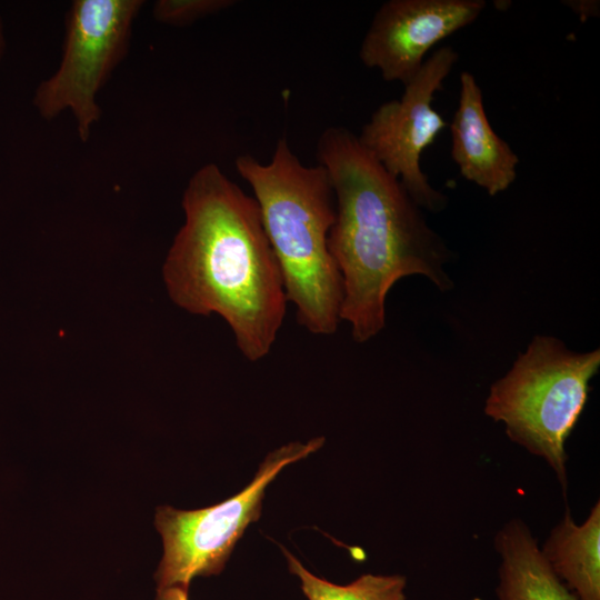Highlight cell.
Here are the masks:
<instances>
[{"mask_svg":"<svg viewBox=\"0 0 600 600\" xmlns=\"http://www.w3.org/2000/svg\"><path fill=\"white\" fill-rule=\"evenodd\" d=\"M182 208L186 220L163 264L171 300L193 314L220 316L242 356L263 359L288 299L256 199L207 163L188 181Z\"/></svg>","mask_w":600,"mask_h":600,"instance_id":"obj_1","label":"cell"},{"mask_svg":"<svg viewBox=\"0 0 600 600\" xmlns=\"http://www.w3.org/2000/svg\"><path fill=\"white\" fill-rule=\"evenodd\" d=\"M317 160L334 193L328 246L342 280L341 320L364 343L386 324V299L400 279L421 274L441 291L452 288L443 267L451 253L420 208L344 127H329Z\"/></svg>","mask_w":600,"mask_h":600,"instance_id":"obj_2","label":"cell"},{"mask_svg":"<svg viewBox=\"0 0 600 600\" xmlns=\"http://www.w3.org/2000/svg\"><path fill=\"white\" fill-rule=\"evenodd\" d=\"M236 169L253 191L298 324L316 336L333 334L343 290L328 246L336 201L327 171L304 164L286 138L269 162L247 153L237 157Z\"/></svg>","mask_w":600,"mask_h":600,"instance_id":"obj_3","label":"cell"},{"mask_svg":"<svg viewBox=\"0 0 600 600\" xmlns=\"http://www.w3.org/2000/svg\"><path fill=\"white\" fill-rule=\"evenodd\" d=\"M599 367V349L576 352L557 338L536 336L507 374L491 384L486 400V414L503 423L511 441L547 461L564 497V442Z\"/></svg>","mask_w":600,"mask_h":600,"instance_id":"obj_4","label":"cell"},{"mask_svg":"<svg viewBox=\"0 0 600 600\" xmlns=\"http://www.w3.org/2000/svg\"><path fill=\"white\" fill-rule=\"evenodd\" d=\"M141 0H74L64 21L62 57L32 103L46 120L70 111L82 142L100 120L98 94L129 51Z\"/></svg>","mask_w":600,"mask_h":600,"instance_id":"obj_5","label":"cell"},{"mask_svg":"<svg viewBox=\"0 0 600 600\" xmlns=\"http://www.w3.org/2000/svg\"><path fill=\"white\" fill-rule=\"evenodd\" d=\"M323 443L324 438L318 437L270 452L252 481L218 504L190 511L158 507L156 527L163 542V556L154 576L158 589L188 588L198 576L220 573L244 530L260 518L267 487L284 467L316 452Z\"/></svg>","mask_w":600,"mask_h":600,"instance_id":"obj_6","label":"cell"},{"mask_svg":"<svg viewBox=\"0 0 600 600\" xmlns=\"http://www.w3.org/2000/svg\"><path fill=\"white\" fill-rule=\"evenodd\" d=\"M457 61L458 52L452 47L436 50L403 86L401 98L380 104L357 136L360 144L400 181L414 203L432 212L442 210L447 198L431 186L420 159L449 126L432 101Z\"/></svg>","mask_w":600,"mask_h":600,"instance_id":"obj_7","label":"cell"},{"mask_svg":"<svg viewBox=\"0 0 600 600\" xmlns=\"http://www.w3.org/2000/svg\"><path fill=\"white\" fill-rule=\"evenodd\" d=\"M483 0H389L377 10L361 42V62L386 81L408 83L427 53L478 19Z\"/></svg>","mask_w":600,"mask_h":600,"instance_id":"obj_8","label":"cell"},{"mask_svg":"<svg viewBox=\"0 0 600 600\" xmlns=\"http://www.w3.org/2000/svg\"><path fill=\"white\" fill-rule=\"evenodd\" d=\"M448 127L451 158L460 174L492 197L509 189L517 178L519 158L493 130L481 88L468 71L460 74L458 107Z\"/></svg>","mask_w":600,"mask_h":600,"instance_id":"obj_9","label":"cell"},{"mask_svg":"<svg viewBox=\"0 0 600 600\" xmlns=\"http://www.w3.org/2000/svg\"><path fill=\"white\" fill-rule=\"evenodd\" d=\"M501 557L498 600H578L556 576L537 539L520 519H512L496 534Z\"/></svg>","mask_w":600,"mask_h":600,"instance_id":"obj_10","label":"cell"},{"mask_svg":"<svg viewBox=\"0 0 600 600\" xmlns=\"http://www.w3.org/2000/svg\"><path fill=\"white\" fill-rule=\"evenodd\" d=\"M556 576L578 600H600V503L580 524L567 510L540 549Z\"/></svg>","mask_w":600,"mask_h":600,"instance_id":"obj_11","label":"cell"},{"mask_svg":"<svg viewBox=\"0 0 600 600\" xmlns=\"http://www.w3.org/2000/svg\"><path fill=\"white\" fill-rule=\"evenodd\" d=\"M283 552L309 600H406L403 576L362 574L347 586H339L312 574L290 552Z\"/></svg>","mask_w":600,"mask_h":600,"instance_id":"obj_12","label":"cell"},{"mask_svg":"<svg viewBox=\"0 0 600 600\" xmlns=\"http://www.w3.org/2000/svg\"><path fill=\"white\" fill-rule=\"evenodd\" d=\"M236 3L234 0H158L153 4L152 14L160 23L186 27Z\"/></svg>","mask_w":600,"mask_h":600,"instance_id":"obj_13","label":"cell"},{"mask_svg":"<svg viewBox=\"0 0 600 600\" xmlns=\"http://www.w3.org/2000/svg\"><path fill=\"white\" fill-rule=\"evenodd\" d=\"M567 6L570 7L582 19L589 17H596L599 14V1L594 0H579V1H567Z\"/></svg>","mask_w":600,"mask_h":600,"instance_id":"obj_14","label":"cell"},{"mask_svg":"<svg viewBox=\"0 0 600 600\" xmlns=\"http://www.w3.org/2000/svg\"><path fill=\"white\" fill-rule=\"evenodd\" d=\"M156 600H189L188 588L182 586H172L158 589Z\"/></svg>","mask_w":600,"mask_h":600,"instance_id":"obj_15","label":"cell"},{"mask_svg":"<svg viewBox=\"0 0 600 600\" xmlns=\"http://www.w3.org/2000/svg\"><path fill=\"white\" fill-rule=\"evenodd\" d=\"M3 50H4V32H3V26L0 19V60L3 53Z\"/></svg>","mask_w":600,"mask_h":600,"instance_id":"obj_16","label":"cell"}]
</instances>
